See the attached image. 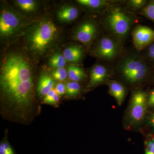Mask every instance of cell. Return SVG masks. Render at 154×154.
Listing matches in <instances>:
<instances>
[{
  "instance_id": "1",
  "label": "cell",
  "mask_w": 154,
  "mask_h": 154,
  "mask_svg": "<svg viewBox=\"0 0 154 154\" xmlns=\"http://www.w3.org/2000/svg\"><path fill=\"white\" fill-rule=\"evenodd\" d=\"M2 100L13 111L23 114L33 102V70L29 61L19 53H11L2 61L0 70Z\"/></svg>"
},
{
  "instance_id": "2",
  "label": "cell",
  "mask_w": 154,
  "mask_h": 154,
  "mask_svg": "<svg viewBox=\"0 0 154 154\" xmlns=\"http://www.w3.org/2000/svg\"><path fill=\"white\" fill-rule=\"evenodd\" d=\"M112 77H116L125 88L134 90L146 81L151 71L150 64L145 59L140 51L135 48L126 51L123 55L111 66Z\"/></svg>"
},
{
  "instance_id": "3",
  "label": "cell",
  "mask_w": 154,
  "mask_h": 154,
  "mask_svg": "<svg viewBox=\"0 0 154 154\" xmlns=\"http://www.w3.org/2000/svg\"><path fill=\"white\" fill-rule=\"evenodd\" d=\"M125 1H116L99 18L104 33L113 36L124 43L136 22L135 13L124 5Z\"/></svg>"
},
{
  "instance_id": "4",
  "label": "cell",
  "mask_w": 154,
  "mask_h": 154,
  "mask_svg": "<svg viewBox=\"0 0 154 154\" xmlns=\"http://www.w3.org/2000/svg\"><path fill=\"white\" fill-rule=\"evenodd\" d=\"M59 33L57 27L51 19H41L29 26L26 31V47L34 55H44L54 45Z\"/></svg>"
},
{
  "instance_id": "5",
  "label": "cell",
  "mask_w": 154,
  "mask_h": 154,
  "mask_svg": "<svg viewBox=\"0 0 154 154\" xmlns=\"http://www.w3.org/2000/svg\"><path fill=\"white\" fill-rule=\"evenodd\" d=\"M123 44L117 38L103 32L92 45L90 53L100 62L111 66L126 51Z\"/></svg>"
},
{
  "instance_id": "6",
  "label": "cell",
  "mask_w": 154,
  "mask_h": 154,
  "mask_svg": "<svg viewBox=\"0 0 154 154\" xmlns=\"http://www.w3.org/2000/svg\"><path fill=\"white\" fill-rule=\"evenodd\" d=\"M102 32H103V30L99 19L89 18L77 25L73 32L72 38L90 48L102 35Z\"/></svg>"
},
{
  "instance_id": "7",
  "label": "cell",
  "mask_w": 154,
  "mask_h": 154,
  "mask_svg": "<svg viewBox=\"0 0 154 154\" xmlns=\"http://www.w3.org/2000/svg\"><path fill=\"white\" fill-rule=\"evenodd\" d=\"M147 96L141 89L133 91L128 113V118L131 124L138 125L143 120L148 105Z\"/></svg>"
},
{
  "instance_id": "8",
  "label": "cell",
  "mask_w": 154,
  "mask_h": 154,
  "mask_svg": "<svg viewBox=\"0 0 154 154\" xmlns=\"http://www.w3.org/2000/svg\"><path fill=\"white\" fill-rule=\"evenodd\" d=\"M22 22L16 13L9 9H4L0 16L1 37L9 38L16 35L21 30Z\"/></svg>"
},
{
  "instance_id": "9",
  "label": "cell",
  "mask_w": 154,
  "mask_h": 154,
  "mask_svg": "<svg viewBox=\"0 0 154 154\" xmlns=\"http://www.w3.org/2000/svg\"><path fill=\"white\" fill-rule=\"evenodd\" d=\"M112 77L111 66L99 62L90 69V80L87 87L91 89L107 84Z\"/></svg>"
},
{
  "instance_id": "10",
  "label": "cell",
  "mask_w": 154,
  "mask_h": 154,
  "mask_svg": "<svg viewBox=\"0 0 154 154\" xmlns=\"http://www.w3.org/2000/svg\"><path fill=\"white\" fill-rule=\"evenodd\" d=\"M131 33L134 48L138 51H142L154 41V30L147 26L136 25Z\"/></svg>"
},
{
  "instance_id": "11",
  "label": "cell",
  "mask_w": 154,
  "mask_h": 154,
  "mask_svg": "<svg viewBox=\"0 0 154 154\" xmlns=\"http://www.w3.org/2000/svg\"><path fill=\"white\" fill-rule=\"evenodd\" d=\"M116 1L109 0H77V3L89 11L101 14Z\"/></svg>"
},
{
  "instance_id": "12",
  "label": "cell",
  "mask_w": 154,
  "mask_h": 154,
  "mask_svg": "<svg viewBox=\"0 0 154 154\" xmlns=\"http://www.w3.org/2000/svg\"><path fill=\"white\" fill-rule=\"evenodd\" d=\"M85 53V48L79 45H74L66 48L64 50L63 54L67 61L79 63L82 61Z\"/></svg>"
},
{
  "instance_id": "13",
  "label": "cell",
  "mask_w": 154,
  "mask_h": 154,
  "mask_svg": "<svg viewBox=\"0 0 154 154\" xmlns=\"http://www.w3.org/2000/svg\"><path fill=\"white\" fill-rule=\"evenodd\" d=\"M109 93L113 96L119 106H121L126 96L127 88L122 83L116 80L110 79L107 83Z\"/></svg>"
},
{
  "instance_id": "14",
  "label": "cell",
  "mask_w": 154,
  "mask_h": 154,
  "mask_svg": "<svg viewBox=\"0 0 154 154\" xmlns=\"http://www.w3.org/2000/svg\"><path fill=\"white\" fill-rule=\"evenodd\" d=\"M54 80L46 72H42L38 80L37 87V94L40 96H45L53 90L55 86Z\"/></svg>"
},
{
  "instance_id": "15",
  "label": "cell",
  "mask_w": 154,
  "mask_h": 154,
  "mask_svg": "<svg viewBox=\"0 0 154 154\" xmlns=\"http://www.w3.org/2000/svg\"><path fill=\"white\" fill-rule=\"evenodd\" d=\"M79 9L73 6H64L57 11V17L60 21L62 22H69L74 21L79 17Z\"/></svg>"
},
{
  "instance_id": "16",
  "label": "cell",
  "mask_w": 154,
  "mask_h": 154,
  "mask_svg": "<svg viewBox=\"0 0 154 154\" xmlns=\"http://www.w3.org/2000/svg\"><path fill=\"white\" fill-rule=\"evenodd\" d=\"M68 77L71 81L80 83L85 81L87 75L82 67L76 64L70 65L67 66Z\"/></svg>"
},
{
  "instance_id": "17",
  "label": "cell",
  "mask_w": 154,
  "mask_h": 154,
  "mask_svg": "<svg viewBox=\"0 0 154 154\" xmlns=\"http://www.w3.org/2000/svg\"><path fill=\"white\" fill-rule=\"evenodd\" d=\"M66 61L63 54L60 53H56L49 58L48 64L49 66L53 68H61L65 66Z\"/></svg>"
},
{
  "instance_id": "18",
  "label": "cell",
  "mask_w": 154,
  "mask_h": 154,
  "mask_svg": "<svg viewBox=\"0 0 154 154\" xmlns=\"http://www.w3.org/2000/svg\"><path fill=\"white\" fill-rule=\"evenodd\" d=\"M66 96L69 98H75L81 94L82 91V86L80 83L70 81L66 85Z\"/></svg>"
},
{
  "instance_id": "19",
  "label": "cell",
  "mask_w": 154,
  "mask_h": 154,
  "mask_svg": "<svg viewBox=\"0 0 154 154\" xmlns=\"http://www.w3.org/2000/svg\"><path fill=\"white\" fill-rule=\"evenodd\" d=\"M147 4V1L146 0H128L125 1L124 2L125 7L135 13L137 11L140 12Z\"/></svg>"
},
{
  "instance_id": "20",
  "label": "cell",
  "mask_w": 154,
  "mask_h": 154,
  "mask_svg": "<svg viewBox=\"0 0 154 154\" xmlns=\"http://www.w3.org/2000/svg\"><path fill=\"white\" fill-rule=\"evenodd\" d=\"M17 5L26 12L34 11L36 7V2L32 0H18L16 2Z\"/></svg>"
},
{
  "instance_id": "21",
  "label": "cell",
  "mask_w": 154,
  "mask_h": 154,
  "mask_svg": "<svg viewBox=\"0 0 154 154\" xmlns=\"http://www.w3.org/2000/svg\"><path fill=\"white\" fill-rule=\"evenodd\" d=\"M140 52L145 59L150 64H154V41L150 45Z\"/></svg>"
},
{
  "instance_id": "22",
  "label": "cell",
  "mask_w": 154,
  "mask_h": 154,
  "mask_svg": "<svg viewBox=\"0 0 154 154\" xmlns=\"http://www.w3.org/2000/svg\"><path fill=\"white\" fill-rule=\"evenodd\" d=\"M59 96L55 90L53 89L46 96H45L42 100V103L52 105H57L59 99Z\"/></svg>"
},
{
  "instance_id": "23",
  "label": "cell",
  "mask_w": 154,
  "mask_h": 154,
  "mask_svg": "<svg viewBox=\"0 0 154 154\" xmlns=\"http://www.w3.org/2000/svg\"><path fill=\"white\" fill-rule=\"evenodd\" d=\"M140 13L154 22V1L147 3Z\"/></svg>"
},
{
  "instance_id": "24",
  "label": "cell",
  "mask_w": 154,
  "mask_h": 154,
  "mask_svg": "<svg viewBox=\"0 0 154 154\" xmlns=\"http://www.w3.org/2000/svg\"><path fill=\"white\" fill-rule=\"evenodd\" d=\"M51 76L54 79L63 81L68 77L67 71L64 68L55 69L52 72Z\"/></svg>"
},
{
  "instance_id": "25",
  "label": "cell",
  "mask_w": 154,
  "mask_h": 154,
  "mask_svg": "<svg viewBox=\"0 0 154 154\" xmlns=\"http://www.w3.org/2000/svg\"><path fill=\"white\" fill-rule=\"evenodd\" d=\"M0 154H15L13 149L7 140L3 141L0 144Z\"/></svg>"
},
{
  "instance_id": "26",
  "label": "cell",
  "mask_w": 154,
  "mask_h": 154,
  "mask_svg": "<svg viewBox=\"0 0 154 154\" xmlns=\"http://www.w3.org/2000/svg\"><path fill=\"white\" fill-rule=\"evenodd\" d=\"M145 144V154H154V137L147 140Z\"/></svg>"
},
{
  "instance_id": "27",
  "label": "cell",
  "mask_w": 154,
  "mask_h": 154,
  "mask_svg": "<svg viewBox=\"0 0 154 154\" xmlns=\"http://www.w3.org/2000/svg\"><path fill=\"white\" fill-rule=\"evenodd\" d=\"M55 91L59 96H63L66 92V85H65L64 84H63V83H58L56 86Z\"/></svg>"
},
{
  "instance_id": "28",
  "label": "cell",
  "mask_w": 154,
  "mask_h": 154,
  "mask_svg": "<svg viewBox=\"0 0 154 154\" xmlns=\"http://www.w3.org/2000/svg\"><path fill=\"white\" fill-rule=\"evenodd\" d=\"M147 105L150 107H154V89L150 92L147 96Z\"/></svg>"
},
{
  "instance_id": "29",
  "label": "cell",
  "mask_w": 154,
  "mask_h": 154,
  "mask_svg": "<svg viewBox=\"0 0 154 154\" xmlns=\"http://www.w3.org/2000/svg\"><path fill=\"white\" fill-rule=\"evenodd\" d=\"M148 123L150 125L154 128V113L151 114L149 117Z\"/></svg>"
}]
</instances>
